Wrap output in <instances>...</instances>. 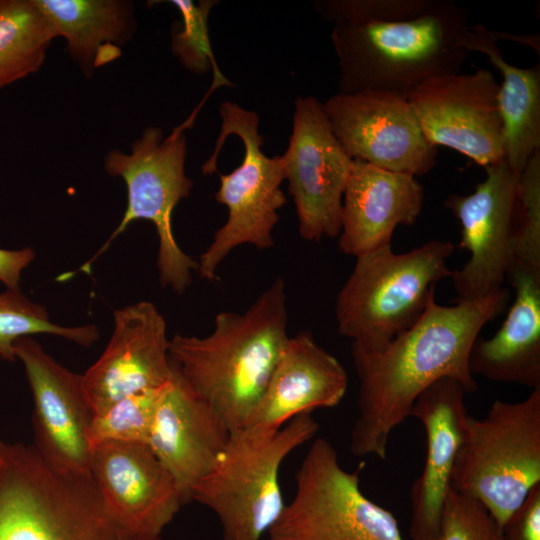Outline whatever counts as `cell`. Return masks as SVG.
I'll list each match as a JSON object with an SVG mask.
<instances>
[{"label": "cell", "instance_id": "cell-1", "mask_svg": "<svg viewBox=\"0 0 540 540\" xmlns=\"http://www.w3.org/2000/svg\"><path fill=\"white\" fill-rule=\"evenodd\" d=\"M509 299V290L502 287L476 300L444 306L433 293L418 321L382 350L351 344L359 382L352 454L385 460L390 434L411 416L418 396L435 381L450 377L467 393L476 391L470 349L485 324L505 311Z\"/></svg>", "mask_w": 540, "mask_h": 540}, {"label": "cell", "instance_id": "cell-2", "mask_svg": "<svg viewBox=\"0 0 540 540\" xmlns=\"http://www.w3.org/2000/svg\"><path fill=\"white\" fill-rule=\"evenodd\" d=\"M284 281L277 278L243 313L221 312L206 337L169 340L173 369L231 432L260 401L289 339Z\"/></svg>", "mask_w": 540, "mask_h": 540}, {"label": "cell", "instance_id": "cell-3", "mask_svg": "<svg viewBox=\"0 0 540 540\" xmlns=\"http://www.w3.org/2000/svg\"><path fill=\"white\" fill-rule=\"evenodd\" d=\"M468 10L430 0L417 15L386 21L333 23L339 93L381 91L406 96L422 82L460 73L469 52Z\"/></svg>", "mask_w": 540, "mask_h": 540}, {"label": "cell", "instance_id": "cell-4", "mask_svg": "<svg viewBox=\"0 0 540 540\" xmlns=\"http://www.w3.org/2000/svg\"><path fill=\"white\" fill-rule=\"evenodd\" d=\"M0 540H163L129 527L105 505L90 474L57 471L33 445L3 441Z\"/></svg>", "mask_w": 540, "mask_h": 540}, {"label": "cell", "instance_id": "cell-5", "mask_svg": "<svg viewBox=\"0 0 540 540\" xmlns=\"http://www.w3.org/2000/svg\"><path fill=\"white\" fill-rule=\"evenodd\" d=\"M222 120L214 153L203 164L202 174L218 173L220 187L215 200L228 210L226 222L201 254L196 271L214 281L216 270L236 247L250 244L256 248L273 247V229L278 211L285 205L281 190L285 180L281 155L267 156L261 146L256 112L225 101L220 105Z\"/></svg>", "mask_w": 540, "mask_h": 540}, {"label": "cell", "instance_id": "cell-6", "mask_svg": "<svg viewBox=\"0 0 540 540\" xmlns=\"http://www.w3.org/2000/svg\"><path fill=\"white\" fill-rule=\"evenodd\" d=\"M451 241L432 240L409 252L391 245L356 257L335 303L338 332L365 351H380L414 325L435 286L450 277Z\"/></svg>", "mask_w": 540, "mask_h": 540}, {"label": "cell", "instance_id": "cell-7", "mask_svg": "<svg viewBox=\"0 0 540 540\" xmlns=\"http://www.w3.org/2000/svg\"><path fill=\"white\" fill-rule=\"evenodd\" d=\"M318 427L310 414H302L271 434L247 428L231 432L213 468L190 496L216 514L223 540H261L269 533L285 507L281 465Z\"/></svg>", "mask_w": 540, "mask_h": 540}, {"label": "cell", "instance_id": "cell-8", "mask_svg": "<svg viewBox=\"0 0 540 540\" xmlns=\"http://www.w3.org/2000/svg\"><path fill=\"white\" fill-rule=\"evenodd\" d=\"M194 118L192 114L166 137L161 128L149 126L131 144L129 153L113 149L106 154L107 174L120 177L126 184V210L119 225L94 256L77 271L59 276V281L68 280L78 272L89 273L96 259L131 223L147 220L153 223L158 236L156 266L161 286L184 293L197 262L179 247L173 233L172 215L178 203L189 197L194 185L185 173L184 134Z\"/></svg>", "mask_w": 540, "mask_h": 540}, {"label": "cell", "instance_id": "cell-9", "mask_svg": "<svg viewBox=\"0 0 540 540\" xmlns=\"http://www.w3.org/2000/svg\"><path fill=\"white\" fill-rule=\"evenodd\" d=\"M540 484V387L518 402L496 400L480 419L468 416L451 487L479 500L502 530Z\"/></svg>", "mask_w": 540, "mask_h": 540}, {"label": "cell", "instance_id": "cell-10", "mask_svg": "<svg viewBox=\"0 0 540 540\" xmlns=\"http://www.w3.org/2000/svg\"><path fill=\"white\" fill-rule=\"evenodd\" d=\"M360 471L345 470L333 445L316 438L270 540H405L395 516L362 492Z\"/></svg>", "mask_w": 540, "mask_h": 540}, {"label": "cell", "instance_id": "cell-11", "mask_svg": "<svg viewBox=\"0 0 540 540\" xmlns=\"http://www.w3.org/2000/svg\"><path fill=\"white\" fill-rule=\"evenodd\" d=\"M281 157L301 238L318 242L339 236L352 159L335 137L323 103L315 97L294 101L292 133Z\"/></svg>", "mask_w": 540, "mask_h": 540}, {"label": "cell", "instance_id": "cell-12", "mask_svg": "<svg viewBox=\"0 0 540 540\" xmlns=\"http://www.w3.org/2000/svg\"><path fill=\"white\" fill-rule=\"evenodd\" d=\"M473 193L451 194L444 205L461 225L459 247L469 260L450 278L458 301L476 300L501 289L515 264L514 234L519 176L505 158L486 167Z\"/></svg>", "mask_w": 540, "mask_h": 540}, {"label": "cell", "instance_id": "cell-13", "mask_svg": "<svg viewBox=\"0 0 540 540\" xmlns=\"http://www.w3.org/2000/svg\"><path fill=\"white\" fill-rule=\"evenodd\" d=\"M323 107L335 137L352 160L414 177L435 166L438 147L425 138L406 96L338 92Z\"/></svg>", "mask_w": 540, "mask_h": 540}, {"label": "cell", "instance_id": "cell-14", "mask_svg": "<svg viewBox=\"0 0 540 540\" xmlns=\"http://www.w3.org/2000/svg\"><path fill=\"white\" fill-rule=\"evenodd\" d=\"M499 84L491 71L430 78L407 99L429 143L454 149L486 167L504 157Z\"/></svg>", "mask_w": 540, "mask_h": 540}, {"label": "cell", "instance_id": "cell-15", "mask_svg": "<svg viewBox=\"0 0 540 540\" xmlns=\"http://www.w3.org/2000/svg\"><path fill=\"white\" fill-rule=\"evenodd\" d=\"M14 349L33 397L34 448L57 471L90 474L88 435L94 415L82 374L58 363L32 337L18 339Z\"/></svg>", "mask_w": 540, "mask_h": 540}, {"label": "cell", "instance_id": "cell-16", "mask_svg": "<svg viewBox=\"0 0 540 540\" xmlns=\"http://www.w3.org/2000/svg\"><path fill=\"white\" fill-rule=\"evenodd\" d=\"M113 319L105 350L82 374L94 416L127 396L167 385L174 375L166 322L153 303L116 309Z\"/></svg>", "mask_w": 540, "mask_h": 540}, {"label": "cell", "instance_id": "cell-17", "mask_svg": "<svg viewBox=\"0 0 540 540\" xmlns=\"http://www.w3.org/2000/svg\"><path fill=\"white\" fill-rule=\"evenodd\" d=\"M90 475L108 509L142 533L161 535L185 503L175 479L144 443L92 446Z\"/></svg>", "mask_w": 540, "mask_h": 540}, {"label": "cell", "instance_id": "cell-18", "mask_svg": "<svg viewBox=\"0 0 540 540\" xmlns=\"http://www.w3.org/2000/svg\"><path fill=\"white\" fill-rule=\"evenodd\" d=\"M466 393L458 380L444 377L427 387L412 407L411 416L423 425L427 443L422 472L410 492L413 540H438L441 511L469 416Z\"/></svg>", "mask_w": 540, "mask_h": 540}, {"label": "cell", "instance_id": "cell-19", "mask_svg": "<svg viewBox=\"0 0 540 540\" xmlns=\"http://www.w3.org/2000/svg\"><path fill=\"white\" fill-rule=\"evenodd\" d=\"M173 371L157 404L147 445L175 479L186 503L213 468L231 431Z\"/></svg>", "mask_w": 540, "mask_h": 540}, {"label": "cell", "instance_id": "cell-20", "mask_svg": "<svg viewBox=\"0 0 540 540\" xmlns=\"http://www.w3.org/2000/svg\"><path fill=\"white\" fill-rule=\"evenodd\" d=\"M348 375L313 335L300 331L289 337L267 387L242 428L271 434L288 421L315 409L332 408L344 398Z\"/></svg>", "mask_w": 540, "mask_h": 540}, {"label": "cell", "instance_id": "cell-21", "mask_svg": "<svg viewBox=\"0 0 540 540\" xmlns=\"http://www.w3.org/2000/svg\"><path fill=\"white\" fill-rule=\"evenodd\" d=\"M424 189L416 177L352 160L342 202L338 247L358 257L391 245L397 226L416 222Z\"/></svg>", "mask_w": 540, "mask_h": 540}, {"label": "cell", "instance_id": "cell-22", "mask_svg": "<svg viewBox=\"0 0 540 540\" xmlns=\"http://www.w3.org/2000/svg\"><path fill=\"white\" fill-rule=\"evenodd\" d=\"M507 278L514 302L492 337L475 339L469 369L473 376L534 389L540 387V274L514 264Z\"/></svg>", "mask_w": 540, "mask_h": 540}, {"label": "cell", "instance_id": "cell-23", "mask_svg": "<svg viewBox=\"0 0 540 540\" xmlns=\"http://www.w3.org/2000/svg\"><path fill=\"white\" fill-rule=\"evenodd\" d=\"M85 77L121 56L134 35V4L126 0H34Z\"/></svg>", "mask_w": 540, "mask_h": 540}, {"label": "cell", "instance_id": "cell-24", "mask_svg": "<svg viewBox=\"0 0 540 540\" xmlns=\"http://www.w3.org/2000/svg\"><path fill=\"white\" fill-rule=\"evenodd\" d=\"M463 45L487 56L502 75L498 102L504 125V158L518 175L540 150V65L520 68L504 59L493 31L482 24L469 26Z\"/></svg>", "mask_w": 540, "mask_h": 540}, {"label": "cell", "instance_id": "cell-25", "mask_svg": "<svg viewBox=\"0 0 540 540\" xmlns=\"http://www.w3.org/2000/svg\"><path fill=\"white\" fill-rule=\"evenodd\" d=\"M56 37L34 0H0V89L37 72Z\"/></svg>", "mask_w": 540, "mask_h": 540}, {"label": "cell", "instance_id": "cell-26", "mask_svg": "<svg viewBox=\"0 0 540 540\" xmlns=\"http://www.w3.org/2000/svg\"><path fill=\"white\" fill-rule=\"evenodd\" d=\"M37 334L58 336L84 347L99 339L94 324L67 327L53 323L46 307L31 300L21 289L0 292V359L14 362L15 342Z\"/></svg>", "mask_w": 540, "mask_h": 540}, {"label": "cell", "instance_id": "cell-27", "mask_svg": "<svg viewBox=\"0 0 540 540\" xmlns=\"http://www.w3.org/2000/svg\"><path fill=\"white\" fill-rule=\"evenodd\" d=\"M180 15L171 30L172 53L188 71L202 75L213 71V83L209 93L221 86L233 84L220 71L209 37L208 17L218 3L215 0H172Z\"/></svg>", "mask_w": 540, "mask_h": 540}, {"label": "cell", "instance_id": "cell-28", "mask_svg": "<svg viewBox=\"0 0 540 540\" xmlns=\"http://www.w3.org/2000/svg\"><path fill=\"white\" fill-rule=\"evenodd\" d=\"M167 385L127 396L95 415L88 435L90 447L111 441L147 444L157 404Z\"/></svg>", "mask_w": 540, "mask_h": 540}, {"label": "cell", "instance_id": "cell-29", "mask_svg": "<svg viewBox=\"0 0 540 540\" xmlns=\"http://www.w3.org/2000/svg\"><path fill=\"white\" fill-rule=\"evenodd\" d=\"M517 210L520 222L514 234L515 264L540 274V150L519 176Z\"/></svg>", "mask_w": 540, "mask_h": 540}, {"label": "cell", "instance_id": "cell-30", "mask_svg": "<svg viewBox=\"0 0 540 540\" xmlns=\"http://www.w3.org/2000/svg\"><path fill=\"white\" fill-rule=\"evenodd\" d=\"M438 540H503L502 530L476 498L452 487L441 511Z\"/></svg>", "mask_w": 540, "mask_h": 540}, {"label": "cell", "instance_id": "cell-31", "mask_svg": "<svg viewBox=\"0 0 540 540\" xmlns=\"http://www.w3.org/2000/svg\"><path fill=\"white\" fill-rule=\"evenodd\" d=\"M430 0H316L313 5L329 23L338 21H386L411 17L422 12Z\"/></svg>", "mask_w": 540, "mask_h": 540}, {"label": "cell", "instance_id": "cell-32", "mask_svg": "<svg viewBox=\"0 0 540 540\" xmlns=\"http://www.w3.org/2000/svg\"><path fill=\"white\" fill-rule=\"evenodd\" d=\"M503 540H540V484L502 527Z\"/></svg>", "mask_w": 540, "mask_h": 540}, {"label": "cell", "instance_id": "cell-33", "mask_svg": "<svg viewBox=\"0 0 540 540\" xmlns=\"http://www.w3.org/2000/svg\"><path fill=\"white\" fill-rule=\"evenodd\" d=\"M36 258V252L31 247L17 250L0 248V282L6 289H20L22 272Z\"/></svg>", "mask_w": 540, "mask_h": 540}, {"label": "cell", "instance_id": "cell-34", "mask_svg": "<svg viewBox=\"0 0 540 540\" xmlns=\"http://www.w3.org/2000/svg\"><path fill=\"white\" fill-rule=\"evenodd\" d=\"M2 445H3V441L0 439V456H1V451H2Z\"/></svg>", "mask_w": 540, "mask_h": 540}]
</instances>
